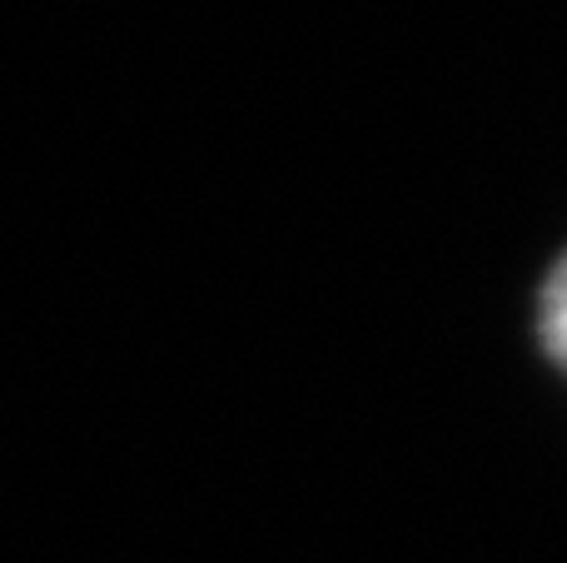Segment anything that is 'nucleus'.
I'll return each mask as SVG.
<instances>
[{
    "instance_id": "obj_1",
    "label": "nucleus",
    "mask_w": 567,
    "mask_h": 563,
    "mask_svg": "<svg viewBox=\"0 0 567 563\" xmlns=\"http://www.w3.org/2000/svg\"><path fill=\"white\" fill-rule=\"evenodd\" d=\"M538 345L567 375V249L553 259L548 279L538 289Z\"/></svg>"
}]
</instances>
